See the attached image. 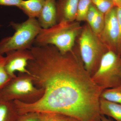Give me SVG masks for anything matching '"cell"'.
Here are the masks:
<instances>
[{
    "label": "cell",
    "mask_w": 121,
    "mask_h": 121,
    "mask_svg": "<svg viewBox=\"0 0 121 121\" xmlns=\"http://www.w3.org/2000/svg\"><path fill=\"white\" fill-rule=\"evenodd\" d=\"M98 37L109 51L118 54L119 28L117 7H114L105 15L104 28Z\"/></svg>",
    "instance_id": "52a82bcc"
},
{
    "label": "cell",
    "mask_w": 121,
    "mask_h": 121,
    "mask_svg": "<svg viewBox=\"0 0 121 121\" xmlns=\"http://www.w3.org/2000/svg\"><path fill=\"white\" fill-rule=\"evenodd\" d=\"M45 0H23L19 8L28 18H37L41 13Z\"/></svg>",
    "instance_id": "4fadbf2b"
},
{
    "label": "cell",
    "mask_w": 121,
    "mask_h": 121,
    "mask_svg": "<svg viewBox=\"0 0 121 121\" xmlns=\"http://www.w3.org/2000/svg\"><path fill=\"white\" fill-rule=\"evenodd\" d=\"M77 39L84 67L92 76L98 68L103 56L109 50L87 23L82 26Z\"/></svg>",
    "instance_id": "3957f363"
},
{
    "label": "cell",
    "mask_w": 121,
    "mask_h": 121,
    "mask_svg": "<svg viewBox=\"0 0 121 121\" xmlns=\"http://www.w3.org/2000/svg\"><path fill=\"white\" fill-rule=\"evenodd\" d=\"M68 121H80L78 119L74 118L72 117H70Z\"/></svg>",
    "instance_id": "484cf974"
},
{
    "label": "cell",
    "mask_w": 121,
    "mask_h": 121,
    "mask_svg": "<svg viewBox=\"0 0 121 121\" xmlns=\"http://www.w3.org/2000/svg\"><path fill=\"white\" fill-rule=\"evenodd\" d=\"M44 91L35 86L31 75L19 73L0 90V97L8 101L17 100L26 104L36 102L43 97Z\"/></svg>",
    "instance_id": "5b68a950"
},
{
    "label": "cell",
    "mask_w": 121,
    "mask_h": 121,
    "mask_svg": "<svg viewBox=\"0 0 121 121\" xmlns=\"http://www.w3.org/2000/svg\"><path fill=\"white\" fill-rule=\"evenodd\" d=\"M98 10L94 5L91 4L87 14L86 21L90 26L95 19Z\"/></svg>",
    "instance_id": "44dd1931"
},
{
    "label": "cell",
    "mask_w": 121,
    "mask_h": 121,
    "mask_svg": "<svg viewBox=\"0 0 121 121\" xmlns=\"http://www.w3.org/2000/svg\"><path fill=\"white\" fill-rule=\"evenodd\" d=\"M117 17L119 23V38L118 47V54L121 57V8H117Z\"/></svg>",
    "instance_id": "603a6c76"
},
{
    "label": "cell",
    "mask_w": 121,
    "mask_h": 121,
    "mask_svg": "<svg viewBox=\"0 0 121 121\" xmlns=\"http://www.w3.org/2000/svg\"><path fill=\"white\" fill-rule=\"evenodd\" d=\"M47 113L29 112L19 114L17 121H45Z\"/></svg>",
    "instance_id": "2e32d148"
},
{
    "label": "cell",
    "mask_w": 121,
    "mask_h": 121,
    "mask_svg": "<svg viewBox=\"0 0 121 121\" xmlns=\"http://www.w3.org/2000/svg\"><path fill=\"white\" fill-rule=\"evenodd\" d=\"M113 2L115 7L121 8V0H111Z\"/></svg>",
    "instance_id": "cb8c5ba5"
},
{
    "label": "cell",
    "mask_w": 121,
    "mask_h": 121,
    "mask_svg": "<svg viewBox=\"0 0 121 121\" xmlns=\"http://www.w3.org/2000/svg\"><path fill=\"white\" fill-rule=\"evenodd\" d=\"M101 121H113L110 118H108L105 116L101 115Z\"/></svg>",
    "instance_id": "d4e9b609"
},
{
    "label": "cell",
    "mask_w": 121,
    "mask_h": 121,
    "mask_svg": "<svg viewBox=\"0 0 121 121\" xmlns=\"http://www.w3.org/2000/svg\"><path fill=\"white\" fill-rule=\"evenodd\" d=\"M91 3L99 12L105 15L115 7L111 0H91Z\"/></svg>",
    "instance_id": "ac0fdd59"
},
{
    "label": "cell",
    "mask_w": 121,
    "mask_h": 121,
    "mask_svg": "<svg viewBox=\"0 0 121 121\" xmlns=\"http://www.w3.org/2000/svg\"><path fill=\"white\" fill-rule=\"evenodd\" d=\"M91 4V0H79L76 21L79 22L86 21L87 14Z\"/></svg>",
    "instance_id": "9a60e30c"
},
{
    "label": "cell",
    "mask_w": 121,
    "mask_h": 121,
    "mask_svg": "<svg viewBox=\"0 0 121 121\" xmlns=\"http://www.w3.org/2000/svg\"><path fill=\"white\" fill-rule=\"evenodd\" d=\"M45 121H68L70 117L60 113L48 112Z\"/></svg>",
    "instance_id": "ffe728a7"
},
{
    "label": "cell",
    "mask_w": 121,
    "mask_h": 121,
    "mask_svg": "<svg viewBox=\"0 0 121 121\" xmlns=\"http://www.w3.org/2000/svg\"><path fill=\"white\" fill-rule=\"evenodd\" d=\"M99 105L101 115L112 118L116 121H121V104L100 98Z\"/></svg>",
    "instance_id": "7c38bea8"
},
{
    "label": "cell",
    "mask_w": 121,
    "mask_h": 121,
    "mask_svg": "<svg viewBox=\"0 0 121 121\" xmlns=\"http://www.w3.org/2000/svg\"><path fill=\"white\" fill-rule=\"evenodd\" d=\"M19 114L13 101H8L0 97V121H17Z\"/></svg>",
    "instance_id": "8fae6325"
},
{
    "label": "cell",
    "mask_w": 121,
    "mask_h": 121,
    "mask_svg": "<svg viewBox=\"0 0 121 121\" xmlns=\"http://www.w3.org/2000/svg\"><path fill=\"white\" fill-rule=\"evenodd\" d=\"M100 98L121 104V85L110 89L103 90L100 95Z\"/></svg>",
    "instance_id": "5bb4252c"
},
{
    "label": "cell",
    "mask_w": 121,
    "mask_h": 121,
    "mask_svg": "<svg viewBox=\"0 0 121 121\" xmlns=\"http://www.w3.org/2000/svg\"><path fill=\"white\" fill-rule=\"evenodd\" d=\"M5 57L0 55V90L12 78L8 74L4 68Z\"/></svg>",
    "instance_id": "d6986e66"
},
{
    "label": "cell",
    "mask_w": 121,
    "mask_h": 121,
    "mask_svg": "<svg viewBox=\"0 0 121 121\" xmlns=\"http://www.w3.org/2000/svg\"><path fill=\"white\" fill-rule=\"evenodd\" d=\"M104 24L105 15L98 10L95 19L90 26L93 32L98 36L100 35L103 29Z\"/></svg>",
    "instance_id": "e0dca14e"
},
{
    "label": "cell",
    "mask_w": 121,
    "mask_h": 121,
    "mask_svg": "<svg viewBox=\"0 0 121 121\" xmlns=\"http://www.w3.org/2000/svg\"><path fill=\"white\" fill-rule=\"evenodd\" d=\"M91 78L103 90L121 85V56L108 51L103 56L98 68Z\"/></svg>",
    "instance_id": "8992f818"
},
{
    "label": "cell",
    "mask_w": 121,
    "mask_h": 121,
    "mask_svg": "<svg viewBox=\"0 0 121 121\" xmlns=\"http://www.w3.org/2000/svg\"><path fill=\"white\" fill-rule=\"evenodd\" d=\"M9 25L15 33L0 41V55H2L14 50H30L42 29L36 18H28L21 23L11 22Z\"/></svg>",
    "instance_id": "277c9868"
},
{
    "label": "cell",
    "mask_w": 121,
    "mask_h": 121,
    "mask_svg": "<svg viewBox=\"0 0 121 121\" xmlns=\"http://www.w3.org/2000/svg\"><path fill=\"white\" fill-rule=\"evenodd\" d=\"M82 29L80 22H61L47 29H41L35 39V47L54 45L62 54L71 51Z\"/></svg>",
    "instance_id": "7a4b0ae2"
},
{
    "label": "cell",
    "mask_w": 121,
    "mask_h": 121,
    "mask_svg": "<svg viewBox=\"0 0 121 121\" xmlns=\"http://www.w3.org/2000/svg\"><path fill=\"white\" fill-rule=\"evenodd\" d=\"M23 0H0V5L15 6L19 8Z\"/></svg>",
    "instance_id": "7402d4cb"
},
{
    "label": "cell",
    "mask_w": 121,
    "mask_h": 121,
    "mask_svg": "<svg viewBox=\"0 0 121 121\" xmlns=\"http://www.w3.org/2000/svg\"><path fill=\"white\" fill-rule=\"evenodd\" d=\"M79 0H57V23L75 21Z\"/></svg>",
    "instance_id": "9c48e42d"
},
{
    "label": "cell",
    "mask_w": 121,
    "mask_h": 121,
    "mask_svg": "<svg viewBox=\"0 0 121 121\" xmlns=\"http://www.w3.org/2000/svg\"><path fill=\"white\" fill-rule=\"evenodd\" d=\"M5 54V69L11 78L16 76V72L31 75L27 69L29 61L33 58L31 50H14Z\"/></svg>",
    "instance_id": "ba28073f"
},
{
    "label": "cell",
    "mask_w": 121,
    "mask_h": 121,
    "mask_svg": "<svg viewBox=\"0 0 121 121\" xmlns=\"http://www.w3.org/2000/svg\"><path fill=\"white\" fill-rule=\"evenodd\" d=\"M33 58L27 69L35 86L44 91L32 104L13 101L19 114L29 112H56L80 121H101L100 95L80 57L78 45L65 54L54 45L33 46Z\"/></svg>",
    "instance_id": "6da1fadb"
},
{
    "label": "cell",
    "mask_w": 121,
    "mask_h": 121,
    "mask_svg": "<svg viewBox=\"0 0 121 121\" xmlns=\"http://www.w3.org/2000/svg\"><path fill=\"white\" fill-rule=\"evenodd\" d=\"M37 20L43 29L49 28L57 23L56 0H45Z\"/></svg>",
    "instance_id": "30bf717a"
},
{
    "label": "cell",
    "mask_w": 121,
    "mask_h": 121,
    "mask_svg": "<svg viewBox=\"0 0 121 121\" xmlns=\"http://www.w3.org/2000/svg\"><path fill=\"white\" fill-rule=\"evenodd\" d=\"M1 26H2V25H0V27H1Z\"/></svg>",
    "instance_id": "4316f807"
}]
</instances>
